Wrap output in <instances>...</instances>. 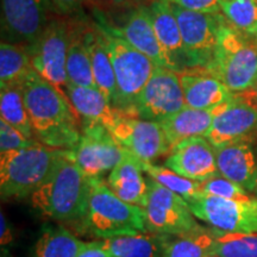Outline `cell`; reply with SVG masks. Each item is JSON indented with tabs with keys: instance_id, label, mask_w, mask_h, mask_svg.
I'll return each instance as SVG.
<instances>
[{
	"instance_id": "1",
	"label": "cell",
	"mask_w": 257,
	"mask_h": 257,
	"mask_svg": "<svg viewBox=\"0 0 257 257\" xmlns=\"http://www.w3.org/2000/svg\"><path fill=\"white\" fill-rule=\"evenodd\" d=\"M21 88L35 140L53 149H75L81 138L82 121L63 89L35 69Z\"/></svg>"
},
{
	"instance_id": "2",
	"label": "cell",
	"mask_w": 257,
	"mask_h": 257,
	"mask_svg": "<svg viewBox=\"0 0 257 257\" xmlns=\"http://www.w3.org/2000/svg\"><path fill=\"white\" fill-rule=\"evenodd\" d=\"M89 185L91 178L82 172L67 150L30 195L31 205L54 220L80 224L87 210Z\"/></svg>"
},
{
	"instance_id": "3",
	"label": "cell",
	"mask_w": 257,
	"mask_h": 257,
	"mask_svg": "<svg viewBox=\"0 0 257 257\" xmlns=\"http://www.w3.org/2000/svg\"><path fill=\"white\" fill-rule=\"evenodd\" d=\"M93 25L100 32L113 66L117 95L113 107L127 115L138 94L152 78L156 64L115 32L104 11L92 9Z\"/></svg>"
},
{
	"instance_id": "4",
	"label": "cell",
	"mask_w": 257,
	"mask_h": 257,
	"mask_svg": "<svg viewBox=\"0 0 257 257\" xmlns=\"http://www.w3.org/2000/svg\"><path fill=\"white\" fill-rule=\"evenodd\" d=\"M80 225L99 238L149 232L143 208L121 200L102 178H91L87 210Z\"/></svg>"
},
{
	"instance_id": "5",
	"label": "cell",
	"mask_w": 257,
	"mask_h": 257,
	"mask_svg": "<svg viewBox=\"0 0 257 257\" xmlns=\"http://www.w3.org/2000/svg\"><path fill=\"white\" fill-rule=\"evenodd\" d=\"M205 72L233 93L253 89L257 83V41L243 35L225 18L218 46Z\"/></svg>"
},
{
	"instance_id": "6",
	"label": "cell",
	"mask_w": 257,
	"mask_h": 257,
	"mask_svg": "<svg viewBox=\"0 0 257 257\" xmlns=\"http://www.w3.org/2000/svg\"><path fill=\"white\" fill-rule=\"evenodd\" d=\"M66 152L35 142L23 149L0 154L2 198L30 197L50 174L56 161Z\"/></svg>"
},
{
	"instance_id": "7",
	"label": "cell",
	"mask_w": 257,
	"mask_h": 257,
	"mask_svg": "<svg viewBox=\"0 0 257 257\" xmlns=\"http://www.w3.org/2000/svg\"><path fill=\"white\" fill-rule=\"evenodd\" d=\"M143 210L147 229L152 233L178 236L201 226L184 198L152 178L148 180L147 202Z\"/></svg>"
},
{
	"instance_id": "8",
	"label": "cell",
	"mask_w": 257,
	"mask_h": 257,
	"mask_svg": "<svg viewBox=\"0 0 257 257\" xmlns=\"http://www.w3.org/2000/svg\"><path fill=\"white\" fill-rule=\"evenodd\" d=\"M185 107L180 73L155 66L152 78L138 94L127 115L160 123Z\"/></svg>"
},
{
	"instance_id": "9",
	"label": "cell",
	"mask_w": 257,
	"mask_h": 257,
	"mask_svg": "<svg viewBox=\"0 0 257 257\" xmlns=\"http://www.w3.org/2000/svg\"><path fill=\"white\" fill-rule=\"evenodd\" d=\"M187 204L195 218L213 229L232 233L257 232V198L238 201L199 192Z\"/></svg>"
},
{
	"instance_id": "10",
	"label": "cell",
	"mask_w": 257,
	"mask_h": 257,
	"mask_svg": "<svg viewBox=\"0 0 257 257\" xmlns=\"http://www.w3.org/2000/svg\"><path fill=\"white\" fill-rule=\"evenodd\" d=\"M72 24L61 18H51L34 43L28 46L32 67L48 81L64 88L67 78V54Z\"/></svg>"
},
{
	"instance_id": "11",
	"label": "cell",
	"mask_w": 257,
	"mask_h": 257,
	"mask_svg": "<svg viewBox=\"0 0 257 257\" xmlns=\"http://www.w3.org/2000/svg\"><path fill=\"white\" fill-rule=\"evenodd\" d=\"M178 19L185 50L192 69H204L211 62L219 41L223 14H205L191 11L170 4Z\"/></svg>"
},
{
	"instance_id": "12",
	"label": "cell",
	"mask_w": 257,
	"mask_h": 257,
	"mask_svg": "<svg viewBox=\"0 0 257 257\" xmlns=\"http://www.w3.org/2000/svg\"><path fill=\"white\" fill-rule=\"evenodd\" d=\"M126 150L117 142L107 127L100 124L82 125V134L70 157L88 178H102L111 172Z\"/></svg>"
},
{
	"instance_id": "13",
	"label": "cell",
	"mask_w": 257,
	"mask_h": 257,
	"mask_svg": "<svg viewBox=\"0 0 257 257\" xmlns=\"http://www.w3.org/2000/svg\"><path fill=\"white\" fill-rule=\"evenodd\" d=\"M55 12L50 0H2L3 41L30 46Z\"/></svg>"
},
{
	"instance_id": "14",
	"label": "cell",
	"mask_w": 257,
	"mask_h": 257,
	"mask_svg": "<svg viewBox=\"0 0 257 257\" xmlns=\"http://www.w3.org/2000/svg\"><path fill=\"white\" fill-rule=\"evenodd\" d=\"M213 147L234 142L257 143V104L236 93L225 101L206 134Z\"/></svg>"
},
{
	"instance_id": "15",
	"label": "cell",
	"mask_w": 257,
	"mask_h": 257,
	"mask_svg": "<svg viewBox=\"0 0 257 257\" xmlns=\"http://www.w3.org/2000/svg\"><path fill=\"white\" fill-rule=\"evenodd\" d=\"M105 14L112 28L121 38L152 59L156 66L170 69L168 57L156 37L149 6L138 5Z\"/></svg>"
},
{
	"instance_id": "16",
	"label": "cell",
	"mask_w": 257,
	"mask_h": 257,
	"mask_svg": "<svg viewBox=\"0 0 257 257\" xmlns=\"http://www.w3.org/2000/svg\"><path fill=\"white\" fill-rule=\"evenodd\" d=\"M117 142L144 163H153L170 152L160 123L119 113L108 128Z\"/></svg>"
},
{
	"instance_id": "17",
	"label": "cell",
	"mask_w": 257,
	"mask_h": 257,
	"mask_svg": "<svg viewBox=\"0 0 257 257\" xmlns=\"http://www.w3.org/2000/svg\"><path fill=\"white\" fill-rule=\"evenodd\" d=\"M169 154L166 167L184 178L201 182L219 174L216 150L206 137L187 138L173 147Z\"/></svg>"
},
{
	"instance_id": "18",
	"label": "cell",
	"mask_w": 257,
	"mask_h": 257,
	"mask_svg": "<svg viewBox=\"0 0 257 257\" xmlns=\"http://www.w3.org/2000/svg\"><path fill=\"white\" fill-rule=\"evenodd\" d=\"M148 6L156 37L168 57L170 69L178 73L191 70V62L185 50L178 19L170 3L166 0H153Z\"/></svg>"
},
{
	"instance_id": "19",
	"label": "cell",
	"mask_w": 257,
	"mask_h": 257,
	"mask_svg": "<svg viewBox=\"0 0 257 257\" xmlns=\"http://www.w3.org/2000/svg\"><path fill=\"white\" fill-rule=\"evenodd\" d=\"M218 172L221 176L253 193L257 184V153L252 143L234 142L214 147Z\"/></svg>"
},
{
	"instance_id": "20",
	"label": "cell",
	"mask_w": 257,
	"mask_h": 257,
	"mask_svg": "<svg viewBox=\"0 0 257 257\" xmlns=\"http://www.w3.org/2000/svg\"><path fill=\"white\" fill-rule=\"evenodd\" d=\"M186 107L205 110L230 100L236 93L231 92L204 69H191L180 73Z\"/></svg>"
},
{
	"instance_id": "21",
	"label": "cell",
	"mask_w": 257,
	"mask_h": 257,
	"mask_svg": "<svg viewBox=\"0 0 257 257\" xmlns=\"http://www.w3.org/2000/svg\"><path fill=\"white\" fill-rule=\"evenodd\" d=\"M143 173L142 161L126 150L120 162L110 172L106 182L121 200L144 208L148 195V180Z\"/></svg>"
},
{
	"instance_id": "22",
	"label": "cell",
	"mask_w": 257,
	"mask_h": 257,
	"mask_svg": "<svg viewBox=\"0 0 257 257\" xmlns=\"http://www.w3.org/2000/svg\"><path fill=\"white\" fill-rule=\"evenodd\" d=\"M223 104L205 110L185 107L160 121L170 149L187 138L206 136Z\"/></svg>"
},
{
	"instance_id": "23",
	"label": "cell",
	"mask_w": 257,
	"mask_h": 257,
	"mask_svg": "<svg viewBox=\"0 0 257 257\" xmlns=\"http://www.w3.org/2000/svg\"><path fill=\"white\" fill-rule=\"evenodd\" d=\"M63 91L81 118L82 125L100 124L110 128L119 114L98 88L81 87L68 82Z\"/></svg>"
},
{
	"instance_id": "24",
	"label": "cell",
	"mask_w": 257,
	"mask_h": 257,
	"mask_svg": "<svg viewBox=\"0 0 257 257\" xmlns=\"http://www.w3.org/2000/svg\"><path fill=\"white\" fill-rule=\"evenodd\" d=\"M82 38L87 48L92 62L93 76L96 88L100 91L110 104L113 106L117 95L115 76L111 57L108 55L104 42L94 25L83 24Z\"/></svg>"
},
{
	"instance_id": "25",
	"label": "cell",
	"mask_w": 257,
	"mask_h": 257,
	"mask_svg": "<svg viewBox=\"0 0 257 257\" xmlns=\"http://www.w3.org/2000/svg\"><path fill=\"white\" fill-rule=\"evenodd\" d=\"M169 237L140 232L102 238L101 243L114 257H161Z\"/></svg>"
},
{
	"instance_id": "26",
	"label": "cell",
	"mask_w": 257,
	"mask_h": 257,
	"mask_svg": "<svg viewBox=\"0 0 257 257\" xmlns=\"http://www.w3.org/2000/svg\"><path fill=\"white\" fill-rule=\"evenodd\" d=\"M82 23L72 25L68 54H67V78L68 82L81 87H95L92 62L82 38Z\"/></svg>"
},
{
	"instance_id": "27",
	"label": "cell",
	"mask_w": 257,
	"mask_h": 257,
	"mask_svg": "<svg viewBox=\"0 0 257 257\" xmlns=\"http://www.w3.org/2000/svg\"><path fill=\"white\" fill-rule=\"evenodd\" d=\"M34 70L29 49L24 44L2 41L0 44V88L21 86Z\"/></svg>"
},
{
	"instance_id": "28",
	"label": "cell",
	"mask_w": 257,
	"mask_h": 257,
	"mask_svg": "<svg viewBox=\"0 0 257 257\" xmlns=\"http://www.w3.org/2000/svg\"><path fill=\"white\" fill-rule=\"evenodd\" d=\"M216 230L200 226L188 233L170 236L161 257H211Z\"/></svg>"
},
{
	"instance_id": "29",
	"label": "cell",
	"mask_w": 257,
	"mask_h": 257,
	"mask_svg": "<svg viewBox=\"0 0 257 257\" xmlns=\"http://www.w3.org/2000/svg\"><path fill=\"white\" fill-rule=\"evenodd\" d=\"M83 244L66 227H49L37 240L32 257H76Z\"/></svg>"
},
{
	"instance_id": "30",
	"label": "cell",
	"mask_w": 257,
	"mask_h": 257,
	"mask_svg": "<svg viewBox=\"0 0 257 257\" xmlns=\"http://www.w3.org/2000/svg\"><path fill=\"white\" fill-rule=\"evenodd\" d=\"M0 114L2 119L21 131L28 140L36 141L21 86L0 88Z\"/></svg>"
},
{
	"instance_id": "31",
	"label": "cell",
	"mask_w": 257,
	"mask_h": 257,
	"mask_svg": "<svg viewBox=\"0 0 257 257\" xmlns=\"http://www.w3.org/2000/svg\"><path fill=\"white\" fill-rule=\"evenodd\" d=\"M216 230L211 257H257V232L232 233Z\"/></svg>"
},
{
	"instance_id": "32",
	"label": "cell",
	"mask_w": 257,
	"mask_h": 257,
	"mask_svg": "<svg viewBox=\"0 0 257 257\" xmlns=\"http://www.w3.org/2000/svg\"><path fill=\"white\" fill-rule=\"evenodd\" d=\"M220 11L233 28L257 41V0H220Z\"/></svg>"
},
{
	"instance_id": "33",
	"label": "cell",
	"mask_w": 257,
	"mask_h": 257,
	"mask_svg": "<svg viewBox=\"0 0 257 257\" xmlns=\"http://www.w3.org/2000/svg\"><path fill=\"white\" fill-rule=\"evenodd\" d=\"M143 170L150 178L156 180L161 185L170 189L172 192L179 194L186 201L198 194L200 192V182L194 181V180L184 178V176L176 174L172 169L167 167L156 166L154 163H144L142 162Z\"/></svg>"
},
{
	"instance_id": "34",
	"label": "cell",
	"mask_w": 257,
	"mask_h": 257,
	"mask_svg": "<svg viewBox=\"0 0 257 257\" xmlns=\"http://www.w3.org/2000/svg\"><path fill=\"white\" fill-rule=\"evenodd\" d=\"M199 188H200V192L205 193V194L230 199V200L249 201L253 199V197L249 194V192H246L243 187H240L238 184L224 178L220 174L208 180H205V181H201Z\"/></svg>"
},
{
	"instance_id": "35",
	"label": "cell",
	"mask_w": 257,
	"mask_h": 257,
	"mask_svg": "<svg viewBox=\"0 0 257 257\" xmlns=\"http://www.w3.org/2000/svg\"><path fill=\"white\" fill-rule=\"evenodd\" d=\"M37 141L28 140L21 131L0 118V154L23 149Z\"/></svg>"
},
{
	"instance_id": "36",
	"label": "cell",
	"mask_w": 257,
	"mask_h": 257,
	"mask_svg": "<svg viewBox=\"0 0 257 257\" xmlns=\"http://www.w3.org/2000/svg\"><path fill=\"white\" fill-rule=\"evenodd\" d=\"M170 4L178 5L191 11L205 12V14H221L220 0H166Z\"/></svg>"
},
{
	"instance_id": "37",
	"label": "cell",
	"mask_w": 257,
	"mask_h": 257,
	"mask_svg": "<svg viewBox=\"0 0 257 257\" xmlns=\"http://www.w3.org/2000/svg\"><path fill=\"white\" fill-rule=\"evenodd\" d=\"M153 0H87L92 9H99L104 12H113L134 8L138 5H149Z\"/></svg>"
},
{
	"instance_id": "38",
	"label": "cell",
	"mask_w": 257,
	"mask_h": 257,
	"mask_svg": "<svg viewBox=\"0 0 257 257\" xmlns=\"http://www.w3.org/2000/svg\"><path fill=\"white\" fill-rule=\"evenodd\" d=\"M56 14L60 16H74L80 12L87 0H50Z\"/></svg>"
},
{
	"instance_id": "39",
	"label": "cell",
	"mask_w": 257,
	"mask_h": 257,
	"mask_svg": "<svg viewBox=\"0 0 257 257\" xmlns=\"http://www.w3.org/2000/svg\"><path fill=\"white\" fill-rule=\"evenodd\" d=\"M76 257H114L102 245L101 240L86 242Z\"/></svg>"
},
{
	"instance_id": "40",
	"label": "cell",
	"mask_w": 257,
	"mask_h": 257,
	"mask_svg": "<svg viewBox=\"0 0 257 257\" xmlns=\"http://www.w3.org/2000/svg\"><path fill=\"white\" fill-rule=\"evenodd\" d=\"M12 239L11 229L9 227V223L6 220L4 213H2V244H8Z\"/></svg>"
},
{
	"instance_id": "41",
	"label": "cell",
	"mask_w": 257,
	"mask_h": 257,
	"mask_svg": "<svg viewBox=\"0 0 257 257\" xmlns=\"http://www.w3.org/2000/svg\"><path fill=\"white\" fill-rule=\"evenodd\" d=\"M256 153H257V149H256ZM253 194H255V198H257V184H256V188H255V192H253Z\"/></svg>"
},
{
	"instance_id": "42",
	"label": "cell",
	"mask_w": 257,
	"mask_h": 257,
	"mask_svg": "<svg viewBox=\"0 0 257 257\" xmlns=\"http://www.w3.org/2000/svg\"><path fill=\"white\" fill-rule=\"evenodd\" d=\"M253 89H255V95H256V100H257V83H256L255 88H253Z\"/></svg>"
}]
</instances>
